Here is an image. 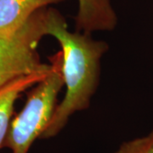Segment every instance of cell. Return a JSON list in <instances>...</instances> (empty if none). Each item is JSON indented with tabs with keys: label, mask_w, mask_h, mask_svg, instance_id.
Listing matches in <instances>:
<instances>
[{
	"label": "cell",
	"mask_w": 153,
	"mask_h": 153,
	"mask_svg": "<svg viewBox=\"0 0 153 153\" xmlns=\"http://www.w3.org/2000/svg\"><path fill=\"white\" fill-rule=\"evenodd\" d=\"M45 22L46 35L53 36L61 48L66 91L40 139L55 136L71 115L89 106L98 86L100 59L109 49L105 42L94 40L91 34L70 32L65 18L55 9L47 8Z\"/></svg>",
	"instance_id": "1"
},
{
	"label": "cell",
	"mask_w": 153,
	"mask_h": 153,
	"mask_svg": "<svg viewBox=\"0 0 153 153\" xmlns=\"http://www.w3.org/2000/svg\"><path fill=\"white\" fill-rule=\"evenodd\" d=\"M49 60V73L28 94L23 109L10 122L2 148H9L12 153H27L33 143L42 135L55 112L57 95L65 85L61 71V51Z\"/></svg>",
	"instance_id": "2"
},
{
	"label": "cell",
	"mask_w": 153,
	"mask_h": 153,
	"mask_svg": "<svg viewBox=\"0 0 153 153\" xmlns=\"http://www.w3.org/2000/svg\"><path fill=\"white\" fill-rule=\"evenodd\" d=\"M47 8L35 12L10 35H0V88L21 76L49 71L41 62L37 47L46 35Z\"/></svg>",
	"instance_id": "3"
},
{
	"label": "cell",
	"mask_w": 153,
	"mask_h": 153,
	"mask_svg": "<svg viewBox=\"0 0 153 153\" xmlns=\"http://www.w3.org/2000/svg\"><path fill=\"white\" fill-rule=\"evenodd\" d=\"M76 31L91 34L99 31H112L117 16L111 0H78L75 17Z\"/></svg>",
	"instance_id": "4"
},
{
	"label": "cell",
	"mask_w": 153,
	"mask_h": 153,
	"mask_svg": "<svg viewBox=\"0 0 153 153\" xmlns=\"http://www.w3.org/2000/svg\"><path fill=\"white\" fill-rule=\"evenodd\" d=\"M66 0H0V35L16 33L35 12Z\"/></svg>",
	"instance_id": "5"
},
{
	"label": "cell",
	"mask_w": 153,
	"mask_h": 153,
	"mask_svg": "<svg viewBox=\"0 0 153 153\" xmlns=\"http://www.w3.org/2000/svg\"><path fill=\"white\" fill-rule=\"evenodd\" d=\"M50 70L18 77L0 88V148H2L9 130L17 98L22 92L46 77Z\"/></svg>",
	"instance_id": "6"
},
{
	"label": "cell",
	"mask_w": 153,
	"mask_h": 153,
	"mask_svg": "<svg viewBox=\"0 0 153 153\" xmlns=\"http://www.w3.org/2000/svg\"><path fill=\"white\" fill-rule=\"evenodd\" d=\"M114 153H153V130L146 136L123 143Z\"/></svg>",
	"instance_id": "7"
}]
</instances>
